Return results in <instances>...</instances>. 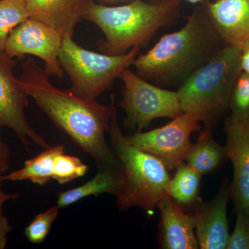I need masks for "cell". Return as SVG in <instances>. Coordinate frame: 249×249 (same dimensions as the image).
I'll return each instance as SVG.
<instances>
[{
	"mask_svg": "<svg viewBox=\"0 0 249 249\" xmlns=\"http://www.w3.org/2000/svg\"><path fill=\"white\" fill-rule=\"evenodd\" d=\"M124 182L122 172L98 169L97 173L88 182L59 193L57 206L66 208L89 196H98L104 193L117 196Z\"/></svg>",
	"mask_w": 249,
	"mask_h": 249,
	"instance_id": "2e32d148",
	"label": "cell"
},
{
	"mask_svg": "<svg viewBox=\"0 0 249 249\" xmlns=\"http://www.w3.org/2000/svg\"><path fill=\"white\" fill-rule=\"evenodd\" d=\"M229 109L232 119L249 124V75L244 72L234 87Z\"/></svg>",
	"mask_w": 249,
	"mask_h": 249,
	"instance_id": "7402d4cb",
	"label": "cell"
},
{
	"mask_svg": "<svg viewBox=\"0 0 249 249\" xmlns=\"http://www.w3.org/2000/svg\"><path fill=\"white\" fill-rule=\"evenodd\" d=\"M201 177L202 175L186 163L178 165L175 175L167 184V194L182 208L196 207L201 202Z\"/></svg>",
	"mask_w": 249,
	"mask_h": 249,
	"instance_id": "d6986e66",
	"label": "cell"
},
{
	"mask_svg": "<svg viewBox=\"0 0 249 249\" xmlns=\"http://www.w3.org/2000/svg\"><path fill=\"white\" fill-rule=\"evenodd\" d=\"M63 37L53 29L28 18L10 34L4 52L11 58L22 60L26 55H34L45 62L49 76L62 79L65 71L60 65L58 52Z\"/></svg>",
	"mask_w": 249,
	"mask_h": 249,
	"instance_id": "30bf717a",
	"label": "cell"
},
{
	"mask_svg": "<svg viewBox=\"0 0 249 249\" xmlns=\"http://www.w3.org/2000/svg\"><path fill=\"white\" fill-rule=\"evenodd\" d=\"M124 83L119 106L125 112L126 124L142 131L160 118L175 119L182 114L178 91L165 89L124 69L119 75Z\"/></svg>",
	"mask_w": 249,
	"mask_h": 249,
	"instance_id": "52a82bcc",
	"label": "cell"
},
{
	"mask_svg": "<svg viewBox=\"0 0 249 249\" xmlns=\"http://www.w3.org/2000/svg\"><path fill=\"white\" fill-rule=\"evenodd\" d=\"M19 81L24 92L55 125L94 160L98 169L122 172L106 139L116 105L114 94L110 106H105L58 89L52 84L45 69L32 58L23 63Z\"/></svg>",
	"mask_w": 249,
	"mask_h": 249,
	"instance_id": "6da1fadb",
	"label": "cell"
},
{
	"mask_svg": "<svg viewBox=\"0 0 249 249\" xmlns=\"http://www.w3.org/2000/svg\"><path fill=\"white\" fill-rule=\"evenodd\" d=\"M235 227L230 236L228 249H249V214L237 211Z\"/></svg>",
	"mask_w": 249,
	"mask_h": 249,
	"instance_id": "cb8c5ba5",
	"label": "cell"
},
{
	"mask_svg": "<svg viewBox=\"0 0 249 249\" xmlns=\"http://www.w3.org/2000/svg\"><path fill=\"white\" fill-rule=\"evenodd\" d=\"M17 62L6 52L0 53V128L14 131L29 150L31 142L44 149L51 147L43 136L31 126L26 116L29 101L19 79L14 74Z\"/></svg>",
	"mask_w": 249,
	"mask_h": 249,
	"instance_id": "9c48e42d",
	"label": "cell"
},
{
	"mask_svg": "<svg viewBox=\"0 0 249 249\" xmlns=\"http://www.w3.org/2000/svg\"><path fill=\"white\" fill-rule=\"evenodd\" d=\"M89 0H25L29 18L58 31L62 37L73 36L83 19Z\"/></svg>",
	"mask_w": 249,
	"mask_h": 249,
	"instance_id": "9a60e30c",
	"label": "cell"
},
{
	"mask_svg": "<svg viewBox=\"0 0 249 249\" xmlns=\"http://www.w3.org/2000/svg\"><path fill=\"white\" fill-rule=\"evenodd\" d=\"M3 175H0V208H2L3 205L7 201L14 200L18 199L19 196L18 194H12V193H6L2 190V183L4 181Z\"/></svg>",
	"mask_w": 249,
	"mask_h": 249,
	"instance_id": "83f0119b",
	"label": "cell"
},
{
	"mask_svg": "<svg viewBox=\"0 0 249 249\" xmlns=\"http://www.w3.org/2000/svg\"><path fill=\"white\" fill-rule=\"evenodd\" d=\"M65 152L63 145L49 147L31 160L24 162L20 169L3 175L4 181H30L34 184L44 186L53 179V168L55 157Z\"/></svg>",
	"mask_w": 249,
	"mask_h": 249,
	"instance_id": "ac0fdd59",
	"label": "cell"
},
{
	"mask_svg": "<svg viewBox=\"0 0 249 249\" xmlns=\"http://www.w3.org/2000/svg\"><path fill=\"white\" fill-rule=\"evenodd\" d=\"M227 159L225 147L214 140L212 128L205 127L196 143L192 144L185 162L188 166L204 175L217 170Z\"/></svg>",
	"mask_w": 249,
	"mask_h": 249,
	"instance_id": "e0dca14e",
	"label": "cell"
},
{
	"mask_svg": "<svg viewBox=\"0 0 249 249\" xmlns=\"http://www.w3.org/2000/svg\"><path fill=\"white\" fill-rule=\"evenodd\" d=\"M111 148L122 168L124 182L116 196L119 209H142L150 217L168 196L170 176L164 163L155 156L140 150L127 140L118 121L116 105L108 130Z\"/></svg>",
	"mask_w": 249,
	"mask_h": 249,
	"instance_id": "277c9868",
	"label": "cell"
},
{
	"mask_svg": "<svg viewBox=\"0 0 249 249\" xmlns=\"http://www.w3.org/2000/svg\"><path fill=\"white\" fill-rule=\"evenodd\" d=\"M199 130L197 118L183 112L162 127L148 132L137 131L127 139L134 146L155 156L170 170L185 163L192 146L191 136Z\"/></svg>",
	"mask_w": 249,
	"mask_h": 249,
	"instance_id": "ba28073f",
	"label": "cell"
},
{
	"mask_svg": "<svg viewBox=\"0 0 249 249\" xmlns=\"http://www.w3.org/2000/svg\"><path fill=\"white\" fill-rule=\"evenodd\" d=\"M241 73L240 49L224 46L178 87L177 91L183 112L193 114L205 127L213 128L229 109Z\"/></svg>",
	"mask_w": 249,
	"mask_h": 249,
	"instance_id": "5b68a950",
	"label": "cell"
},
{
	"mask_svg": "<svg viewBox=\"0 0 249 249\" xmlns=\"http://www.w3.org/2000/svg\"><path fill=\"white\" fill-rule=\"evenodd\" d=\"M60 208L53 206L45 212L37 214L25 228L24 233L27 240L33 244H42L50 232L53 222L59 214Z\"/></svg>",
	"mask_w": 249,
	"mask_h": 249,
	"instance_id": "603a6c76",
	"label": "cell"
},
{
	"mask_svg": "<svg viewBox=\"0 0 249 249\" xmlns=\"http://www.w3.org/2000/svg\"><path fill=\"white\" fill-rule=\"evenodd\" d=\"M28 18L25 0H0V53L12 31Z\"/></svg>",
	"mask_w": 249,
	"mask_h": 249,
	"instance_id": "ffe728a7",
	"label": "cell"
},
{
	"mask_svg": "<svg viewBox=\"0 0 249 249\" xmlns=\"http://www.w3.org/2000/svg\"><path fill=\"white\" fill-rule=\"evenodd\" d=\"M242 71L249 75V42L240 48Z\"/></svg>",
	"mask_w": 249,
	"mask_h": 249,
	"instance_id": "4316f807",
	"label": "cell"
},
{
	"mask_svg": "<svg viewBox=\"0 0 249 249\" xmlns=\"http://www.w3.org/2000/svg\"><path fill=\"white\" fill-rule=\"evenodd\" d=\"M167 1V0H152L151 1H153V2H160V1ZM184 1H188V2L191 3V4H196L202 2L204 0H184Z\"/></svg>",
	"mask_w": 249,
	"mask_h": 249,
	"instance_id": "f546056e",
	"label": "cell"
},
{
	"mask_svg": "<svg viewBox=\"0 0 249 249\" xmlns=\"http://www.w3.org/2000/svg\"><path fill=\"white\" fill-rule=\"evenodd\" d=\"M179 10L180 0H134L116 6L89 0L83 19L103 31L105 40H100L98 46L103 53L121 55L135 47H146L157 31L176 22Z\"/></svg>",
	"mask_w": 249,
	"mask_h": 249,
	"instance_id": "3957f363",
	"label": "cell"
},
{
	"mask_svg": "<svg viewBox=\"0 0 249 249\" xmlns=\"http://www.w3.org/2000/svg\"><path fill=\"white\" fill-rule=\"evenodd\" d=\"M11 153L9 147L0 139V175H4L11 167Z\"/></svg>",
	"mask_w": 249,
	"mask_h": 249,
	"instance_id": "484cf974",
	"label": "cell"
},
{
	"mask_svg": "<svg viewBox=\"0 0 249 249\" xmlns=\"http://www.w3.org/2000/svg\"><path fill=\"white\" fill-rule=\"evenodd\" d=\"M224 132L227 159L233 167L231 198L236 212L243 211L249 214V124L229 116L226 119Z\"/></svg>",
	"mask_w": 249,
	"mask_h": 249,
	"instance_id": "8fae6325",
	"label": "cell"
},
{
	"mask_svg": "<svg viewBox=\"0 0 249 249\" xmlns=\"http://www.w3.org/2000/svg\"><path fill=\"white\" fill-rule=\"evenodd\" d=\"M206 5L225 46L240 49L249 42V0H215Z\"/></svg>",
	"mask_w": 249,
	"mask_h": 249,
	"instance_id": "4fadbf2b",
	"label": "cell"
},
{
	"mask_svg": "<svg viewBox=\"0 0 249 249\" xmlns=\"http://www.w3.org/2000/svg\"><path fill=\"white\" fill-rule=\"evenodd\" d=\"M230 199V185L224 183L212 200L195 207L193 217L199 248L227 249L231 236L227 218Z\"/></svg>",
	"mask_w": 249,
	"mask_h": 249,
	"instance_id": "7c38bea8",
	"label": "cell"
},
{
	"mask_svg": "<svg viewBox=\"0 0 249 249\" xmlns=\"http://www.w3.org/2000/svg\"><path fill=\"white\" fill-rule=\"evenodd\" d=\"M98 2H101V4H116L119 2H130L134 0H96Z\"/></svg>",
	"mask_w": 249,
	"mask_h": 249,
	"instance_id": "f1b7e54d",
	"label": "cell"
},
{
	"mask_svg": "<svg viewBox=\"0 0 249 249\" xmlns=\"http://www.w3.org/2000/svg\"><path fill=\"white\" fill-rule=\"evenodd\" d=\"M139 51L140 48L135 47L121 55L97 53L80 47L72 36H66L62 40L58 59L71 80L70 91L83 99L96 101L111 89L123 70L133 65Z\"/></svg>",
	"mask_w": 249,
	"mask_h": 249,
	"instance_id": "8992f818",
	"label": "cell"
},
{
	"mask_svg": "<svg viewBox=\"0 0 249 249\" xmlns=\"http://www.w3.org/2000/svg\"><path fill=\"white\" fill-rule=\"evenodd\" d=\"M160 213V242L166 249L199 248L193 214L184 212L183 208L167 196L159 205Z\"/></svg>",
	"mask_w": 249,
	"mask_h": 249,
	"instance_id": "5bb4252c",
	"label": "cell"
},
{
	"mask_svg": "<svg viewBox=\"0 0 249 249\" xmlns=\"http://www.w3.org/2000/svg\"><path fill=\"white\" fill-rule=\"evenodd\" d=\"M13 230L9 219L3 213L2 208H0V249L6 248L8 243V234Z\"/></svg>",
	"mask_w": 249,
	"mask_h": 249,
	"instance_id": "d4e9b609",
	"label": "cell"
},
{
	"mask_svg": "<svg viewBox=\"0 0 249 249\" xmlns=\"http://www.w3.org/2000/svg\"><path fill=\"white\" fill-rule=\"evenodd\" d=\"M206 4L198 6L179 30L162 36L134 61L136 73L161 88L179 87L224 47Z\"/></svg>",
	"mask_w": 249,
	"mask_h": 249,
	"instance_id": "7a4b0ae2",
	"label": "cell"
},
{
	"mask_svg": "<svg viewBox=\"0 0 249 249\" xmlns=\"http://www.w3.org/2000/svg\"><path fill=\"white\" fill-rule=\"evenodd\" d=\"M88 166L78 157L66 155L65 152L59 154L54 160L53 179L59 184H65L86 175Z\"/></svg>",
	"mask_w": 249,
	"mask_h": 249,
	"instance_id": "44dd1931",
	"label": "cell"
}]
</instances>
